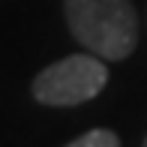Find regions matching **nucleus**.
<instances>
[{
  "label": "nucleus",
  "instance_id": "nucleus-4",
  "mask_svg": "<svg viewBox=\"0 0 147 147\" xmlns=\"http://www.w3.org/2000/svg\"><path fill=\"white\" fill-rule=\"evenodd\" d=\"M141 147H147V135H144V144H141Z\"/></svg>",
  "mask_w": 147,
  "mask_h": 147
},
{
  "label": "nucleus",
  "instance_id": "nucleus-2",
  "mask_svg": "<svg viewBox=\"0 0 147 147\" xmlns=\"http://www.w3.org/2000/svg\"><path fill=\"white\" fill-rule=\"evenodd\" d=\"M108 84V66L102 57L90 54H69L39 69L30 81V96L48 108H72L96 99Z\"/></svg>",
  "mask_w": 147,
  "mask_h": 147
},
{
  "label": "nucleus",
  "instance_id": "nucleus-3",
  "mask_svg": "<svg viewBox=\"0 0 147 147\" xmlns=\"http://www.w3.org/2000/svg\"><path fill=\"white\" fill-rule=\"evenodd\" d=\"M63 147H120V135L114 129H105V126H99V129H87L84 135L72 138L69 144Z\"/></svg>",
  "mask_w": 147,
  "mask_h": 147
},
{
  "label": "nucleus",
  "instance_id": "nucleus-1",
  "mask_svg": "<svg viewBox=\"0 0 147 147\" xmlns=\"http://www.w3.org/2000/svg\"><path fill=\"white\" fill-rule=\"evenodd\" d=\"M72 39L105 63L126 60L138 48V12L132 0H63Z\"/></svg>",
  "mask_w": 147,
  "mask_h": 147
}]
</instances>
